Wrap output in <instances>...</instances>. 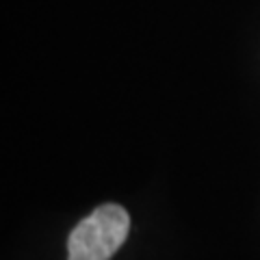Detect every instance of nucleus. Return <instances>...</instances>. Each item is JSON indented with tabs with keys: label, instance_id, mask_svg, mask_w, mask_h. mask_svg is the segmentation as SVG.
Wrapping results in <instances>:
<instances>
[{
	"label": "nucleus",
	"instance_id": "nucleus-1",
	"mask_svg": "<svg viewBox=\"0 0 260 260\" xmlns=\"http://www.w3.org/2000/svg\"><path fill=\"white\" fill-rule=\"evenodd\" d=\"M130 232V215L119 204L98 206L68 239V260H111Z\"/></svg>",
	"mask_w": 260,
	"mask_h": 260
}]
</instances>
